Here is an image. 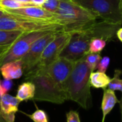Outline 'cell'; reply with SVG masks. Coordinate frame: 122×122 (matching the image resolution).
<instances>
[{
  "instance_id": "10",
  "label": "cell",
  "mask_w": 122,
  "mask_h": 122,
  "mask_svg": "<svg viewBox=\"0 0 122 122\" xmlns=\"http://www.w3.org/2000/svg\"><path fill=\"white\" fill-rule=\"evenodd\" d=\"M74 63L63 58H58L47 67H43L47 74L58 84L64 86L72 71Z\"/></svg>"
},
{
  "instance_id": "15",
  "label": "cell",
  "mask_w": 122,
  "mask_h": 122,
  "mask_svg": "<svg viewBox=\"0 0 122 122\" xmlns=\"http://www.w3.org/2000/svg\"><path fill=\"white\" fill-rule=\"evenodd\" d=\"M35 93V87L33 83L30 81H25L18 86L16 97L21 102H27L34 99Z\"/></svg>"
},
{
  "instance_id": "30",
  "label": "cell",
  "mask_w": 122,
  "mask_h": 122,
  "mask_svg": "<svg viewBox=\"0 0 122 122\" xmlns=\"http://www.w3.org/2000/svg\"><path fill=\"white\" fill-rule=\"evenodd\" d=\"M4 14H5V11H4L2 9H1V8H0V17H1V16H2Z\"/></svg>"
},
{
  "instance_id": "31",
  "label": "cell",
  "mask_w": 122,
  "mask_h": 122,
  "mask_svg": "<svg viewBox=\"0 0 122 122\" xmlns=\"http://www.w3.org/2000/svg\"><path fill=\"white\" fill-rule=\"evenodd\" d=\"M2 96H3V94H2V92H1V86H0V99H1V98Z\"/></svg>"
},
{
  "instance_id": "8",
  "label": "cell",
  "mask_w": 122,
  "mask_h": 122,
  "mask_svg": "<svg viewBox=\"0 0 122 122\" xmlns=\"http://www.w3.org/2000/svg\"><path fill=\"white\" fill-rule=\"evenodd\" d=\"M57 33V31H50L39 38L32 44L29 51L20 59L24 75L37 64L45 47L55 38Z\"/></svg>"
},
{
  "instance_id": "29",
  "label": "cell",
  "mask_w": 122,
  "mask_h": 122,
  "mask_svg": "<svg viewBox=\"0 0 122 122\" xmlns=\"http://www.w3.org/2000/svg\"><path fill=\"white\" fill-rule=\"evenodd\" d=\"M9 48V46H4V47H0V57L6 52V51Z\"/></svg>"
},
{
  "instance_id": "17",
  "label": "cell",
  "mask_w": 122,
  "mask_h": 122,
  "mask_svg": "<svg viewBox=\"0 0 122 122\" xmlns=\"http://www.w3.org/2000/svg\"><path fill=\"white\" fill-rule=\"evenodd\" d=\"M22 33L19 31H2L0 30V47L10 46Z\"/></svg>"
},
{
  "instance_id": "4",
  "label": "cell",
  "mask_w": 122,
  "mask_h": 122,
  "mask_svg": "<svg viewBox=\"0 0 122 122\" xmlns=\"http://www.w3.org/2000/svg\"><path fill=\"white\" fill-rule=\"evenodd\" d=\"M25 76L26 81H30L35 85V100L57 104H61L67 100L64 86L54 80L45 68L35 67Z\"/></svg>"
},
{
  "instance_id": "18",
  "label": "cell",
  "mask_w": 122,
  "mask_h": 122,
  "mask_svg": "<svg viewBox=\"0 0 122 122\" xmlns=\"http://www.w3.org/2000/svg\"><path fill=\"white\" fill-rule=\"evenodd\" d=\"M26 6H35L31 3H21L15 0H0V8L3 9H19Z\"/></svg>"
},
{
  "instance_id": "26",
  "label": "cell",
  "mask_w": 122,
  "mask_h": 122,
  "mask_svg": "<svg viewBox=\"0 0 122 122\" xmlns=\"http://www.w3.org/2000/svg\"><path fill=\"white\" fill-rule=\"evenodd\" d=\"M67 122H81L79 114L77 112L70 111L66 114Z\"/></svg>"
},
{
  "instance_id": "3",
  "label": "cell",
  "mask_w": 122,
  "mask_h": 122,
  "mask_svg": "<svg viewBox=\"0 0 122 122\" xmlns=\"http://www.w3.org/2000/svg\"><path fill=\"white\" fill-rule=\"evenodd\" d=\"M54 16L55 21L63 26V32L67 33L81 30L99 19L96 14L72 0H60Z\"/></svg>"
},
{
  "instance_id": "20",
  "label": "cell",
  "mask_w": 122,
  "mask_h": 122,
  "mask_svg": "<svg viewBox=\"0 0 122 122\" xmlns=\"http://www.w3.org/2000/svg\"><path fill=\"white\" fill-rule=\"evenodd\" d=\"M122 74L121 70H116L113 79H111L110 82L109 83L107 86V89L112 90V91H116L119 90L122 92V79H120V75Z\"/></svg>"
},
{
  "instance_id": "16",
  "label": "cell",
  "mask_w": 122,
  "mask_h": 122,
  "mask_svg": "<svg viewBox=\"0 0 122 122\" xmlns=\"http://www.w3.org/2000/svg\"><path fill=\"white\" fill-rule=\"evenodd\" d=\"M110 80V77L107 76L106 73L93 71L90 75V85L96 89H105L107 88Z\"/></svg>"
},
{
  "instance_id": "32",
  "label": "cell",
  "mask_w": 122,
  "mask_h": 122,
  "mask_svg": "<svg viewBox=\"0 0 122 122\" xmlns=\"http://www.w3.org/2000/svg\"><path fill=\"white\" fill-rule=\"evenodd\" d=\"M119 1H120V6H121V9L122 11V0H119Z\"/></svg>"
},
{
  "instance_id": "5",
  "label": "cell",
  "mask_w": 122,
  "mask_h": 122,
  "mask_svg": "<svg viewBox=\"0 0 122 122\" xmlns=\"http://www.w3.org/2000/svg\"><path fill=\"white\" fill-rule=\"evenodd\" d=\"M0 30L31 32L36 31H63V26L52 21L29 19L18 15L5 14L0 17Z\"/></svg>"
},
{
  "instance_id": "19",
  "label": "cell",
  "mask_w": 122,
  "mask_h": 122,
  "mask_svg": "<svg viewBox=\"0 0 122 122\" xmlns=\"http://www.w3.org/2000/svg\"><path fill=\"white\" fill-rule=\"evenodd\" d=\"M106 41L99 39V38H95L93 39L91 41L90 45H89V53L93 54H99L106 46Z\"/></svg>"
},
{
  "instance_id": "33",
  "label": "cell",
  "mask_w": 122,
  "mask_h": 122,
  "mask_svg": "<svg viewBox=\"0 0 122 122\" xmlns=\"http://www.w3.org/2000/svg\"></svg>"
},
{
  "instance_id": "2",
  "label": "cell",
  "mask_w": 122,
  "mask_h": 122,
  "mask_svg": "<svg viewBox=\"0 0 122 122\" xmlns=\"http://www.w3.org/2000/svg\"><path fill=\"white\" fill-rule=\"evenodd\" d=\"M92 70L85 61L84 57L74 63L72 71L65 83V91L67 100L78 104L85 109L92 105L90 75Z\"/></svg>"
},
{
  "instance_id": "11",
  "label": "cell",
  "mask_w": 122,
  "mask_h": 122,
  "mask_svg": "<svg viewBox=\"0 0 122 122\" xmlns=\"http://www.w3.org/2000/svg\"><path fill=\"white\" fill-rule=\"evenodd\" d=\"M1 9H2L4 11L9 14L18 15L29 19L55 21L54 14H52L46 11L41 6H26L19 9H3V8Z\"/></svg>"
},
{
  "instance_id": "24",
  "label": "cell",
  "mask_w": 122,
  "mask_h": 122,
  "mask_svg": "<svg viewBox=\"0 0 122 122\" xmlns=\"http://www.w3.org/2000/svg\"><path fill=\"white\" fill-rule=\"evenodd\" d=\"M109 64H110V58L108 56H104L101 59L100 61L99 62V64L97 65L96 69H97L98 71H99V72L106 73Z\"/></svg>"
},
{
  "instance_id": "25",
  "label": "cell",
  "mask_w": 122,
  "mask_h": 122,
  "mask_svg": "<svg viewBox=\"0 0 122 122\" xmlns=\"http://www.w3.org/2000/svg\"><path fill=\"white\" fill-rule=\"evenodd\" d=\"M12 86H13V82L12 81V80H8L4 79L3 80H0V86L3 95L7 94L8 92L12 89Z\"/></svg>"
},
{
  "instance_id": "1",
  "label": "cell",
  "mask_w": 122,
  "mask_h": 122,
  "mask_svg": "<svg viewBox=\"0 0 122 122\" xmlns=\"http://www.w3.org/2000/svg\"><path fill=\"white\" fill-rule=\"evenodd\" d=\"M120 27V24L96 21L81 30L69 33V41L59 58L65 59L73 63L79 61L89 53V45L93 39L99 38L106 41H111Z\"/></svg>"
},
{
  "instance_id": "7",
  "label": "cell",
  "mask_w": 122,
  "mask_h": 122,
  "mask_svg": "<svg viewBox=\"0 0 122 122\" xmlns=\"http://www.w3.org/2000/svg\"><path fill=\"white\" fill-rule=\"evenodd\" d=\"M50 31H36L22 33L0 57V67L6 63L20 60L36 40Z\"/></svg>"
},
{
  "instance_id": "28",
  "label": "cell",
  "mask_w": 122,
  "mask_h": 122,
  "mask_svg": "<svg viewBox=\"0 0 122 122\" xmlns=\"http://www.w3.org/2000/svg\"><path fill=\"white\" fill-rule=\"evenodd\" d=\"M116 36L118 37V39L122 42V27H120L118 31H116Z\"/></svg>"
},
{
  "instance_id": "27",
  "label": "cell",
  "mask_w": 122,
  "mask_h": 122,
  "mask_svg": "<svg viewBox=\"0 0 122 122\" xmlns=\"http://www.w3.org/2000/svg\"><path fill=\"white\" fill-rule=\"evenodd\" d=\"M45 0H32V3L35 6H42Z\"/></svg>"
},
{
  "instance_id": "9",
  "label": "cell",
  "mask_w": 122,
  "mask_h": 122,
  "mask_svg": "<svg viewBox=\"0 0 122 122\" xmlns=\"http://www.w3.org/2000/svg\"><path fill=\"white\" fill-rule=\"evenodd\" d=\"M70 36L69 33L58 32L55 38L45 47L37 64L35 67H47L55 62L59 58L60 53L68 42Z\"/></svg>"
},
{
  "instance_id": "13",
  "label": "cell",
  "mask_w": 122,
  "mask_h": 122,
  "mask_svg": "<svg viewBox=\"0 0 122 122\" xmlns=\"http://www.w3.org/2000/svg\"><path fill=\"white\" fill-rule=\"evenodd\" d=\"M20 102L16 97L9 94L3 95L0 99V114H11L18 112Z\"/></svg>"
},
{
  "instance_id": "12",
  "label": "cell",
  "mask_w": 122,
  "mask_h": 122,
  "mask_svg": "<svg viewBox=\"0 0 122 122\" xmlns=\"http://www.w3.org/2000/svg\"><path fill=\"white\" fill-rule=\"evenodd\" d=\"M0 73L4 79H17L24 74L22 64L20 60L12 61L2 65L0 67Z\"/></svg>"
},
{
  "instance_id": "22",
  "label": "cell",
  "mask_w": 122,
  "mask_h": 122,
  "mask_svg": "<svg viewBox=\"0 0 122 122\" xmlns=\"http://www.w3.org/2000/svg\"><path fill=\"white\" fill-rule=\"evenodd\" d=\"M27 117H29L34 122H48L47 115L45 111L41 109H37L34 113L29 115L24 114Z\"/></svg>"
},
{
  "instance_id": "14",
  "label": "cell",
  "mask_w": 122,
  "mask_h": 122,
  "mask_svg": "<svg viewBox=\"0 0 122 122\" xmlns=\"http://www.w3.org/2000/svg\"><path fill=\"white\" fill-rule=\"evenodd\" d=\"M117 103H119V101L117 99L114 92L109 89H105L101 104V109L103 112L102 122H104L106 115L109 114Z\"/></svg>"
},
{
  "instance_id": "21",
  "label": "cell",
  "mask_w": 122,
  "mask_h": 122,
  "mask_svg": "<svg viewBox=\"0 0 122 122\" xmlns=\"http://www.w3.org/2000/svg\"><path fill=\"white\" fill-rule=\"evenodd\" d=\"M101 59V56L99 54L88 53L84 56L85 61L86 62L88 67L92 70V71H93L96 69L97 65L99 62L100 61Z\"/></svg>"
},
{
  "instance_id": "23",
  "label": "cell",
  "mask_w": 122,
  "mask_h": 122,
  "mask_svg": "<svg viewBox=\"0 0 122 122\" xmlns=\"http://www.w3.org/2000/svg\"><path fill=\"white\" fill-rule=\"evenodd\" d=\"M59 4L60 0H45L41 7L52 14H55L58 9Z\"/></svg>"
},
{
  "instance_id": "6",
  "label": "cell",
  "mask_w": 122,
  "mask_h": 122,
  "mask_svg": "<svg viewBox=\"0 0 122 122\" xmlns=\"http://www.w3.org/2000/svg\"><path fill=\"white\" fill-rule=\"evenodd\" d=\"M78 5L96 14L99 19L111 24H122L119 0H72Z\"/></svg>"
}]
</instances>
